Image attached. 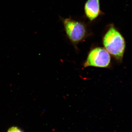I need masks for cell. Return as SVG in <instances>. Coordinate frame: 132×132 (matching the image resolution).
Returning a JSON list of instances; mask_svg holds the SVG:
<instances>
[{
  "label": "cell",
  "mask_w": 132,
  "mask_h": 132,
  "mask_svg": "<svg viewBox=\"0 0 132 132\" xmlns=\"http://www.w3.org/2000/svg\"><path fill=\"white\" fill-rule=\"evenodd\" d=\"M104 48L118 62L123 60L126 47L125 38L114 26L110 25L102 38Z\"/></svg>",
  "instance_id": "1"
},
{
  "label": "cell",
  "mask_w": 132,
  "mask_h": 132,
  "mask_svg": "<svg viewBox=\"0 0 132 132\" xmlns=\"http://www.w3.org/2000/svg\"><path fill=\"white\" fill-rule=\"evenodd\" d=\"M65 32L68 38L75 47L91 35L84 22L71 18L62 19Z\"/></svg>",
  "instance_id": "2"
},
{
  "label": "cell",
  "mask_w": 132,
  "mask_h": 132,
  "mask_svg": "<svg viewBox=\"0 0 132 132\" xmlns=\"http://www.w3.org/2000/svg\"><path fill=\"white\" fill-rule=\"evenodd\" d=\"M111 64V55L104 48L97 47L88 52L83 67L108 68Z\"/></svg>",
  "instance_id": "3"
},
{
  "label": "cell",
  "mask_w": 132,
  "mask_h": 132,
  "mask_svg": "<svg viewBox=\"0 0 132 132\" xmlns=\"http://www.w3.org/2000/svg\"><path fill=\"white\" fill-rule=\"evenodd\" d=\"M84 10L85 16L91 22L95 20L103 14L100 9V0H87Z\"/></svg>",
  "instance_id": "4"
},
{
  "label": "cell",
  "mask_w": 132,
  "mask_h": 132,
  "mask_svg": "<svg viewBox=\"0 0 132 132\" xmlns=\"http://www.w3.org/2000/svg\"><path fill=\"white\" fill-rule=\"evenodd\" d=\"M7 132H23V131L16 127H13L9 128Z\"/></svg>",
  "instance_id": "5"
}]
</instances>
